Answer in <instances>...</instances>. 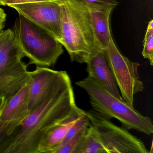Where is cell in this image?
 <instances>
[{
    "label": "cell",
    "mask_w": 153,
    "mask_h": 153,
    "mask_svg": "<svg viewBox=\"0 0 153 153\" xmlns=\"http://www.w3.org/2000/svg\"><path fill=\"white\" fill-rule=\"evenodd\" d=\"M7 20V14L3 9L0 7V32L3 31Z\"/></svg>",
    "instance_id": "obj_20"
},
{
    "label": "cell",
    "mask_w": 153,
    "mask_h": 153,
    "mask_svg": "<svg viewBox=\"0 0 153 153\" xmlns=\"http://www.w3.org/2000/svg\"><path fill=\"white\" fill-rule=\"evenodd\" d=\"M76 105L70 77L0 143V153H37L46 131L68 116Z\"/></svg>",
    "instance_id": "obj_1"
},
{
    "label": "cell",
    "mask_w": 153,
    "mask_h": 153,
    "mask_svg": "<svg viewBox=\"0 0 153 153\" xmlns=\"http://www.w3.org/2000/svg\"><path fill=\"white\" fill-rule=\"evenodd\" d=\"M76 84L86 92L93 110L109 120L117 119L128 130H136L148 136L153 134V124L149 117L141 114L123 99L113 95L92 78L88 76Z\"/></svg>",
    "instance_id": "obj_3"
},
{
    "label": "cell",
    "mask_w": 153,
    "mask_h": 153,
    "mask_svg": "<svg viewBox=\"0 0 153 153\" xmlns=\"http://www.w3.org/2000/svg\"><path fill=\"white\" fill-rule=\"evenodd\" d=\"M85 113V111L76 105L68 116L50 127L39 143L37 153H51L61 144L71 126Z\"/></svg>",
    "instance_id": "obj_12"
},
{
    "label": "cell",
    "mask_w": 153,
    "mask_h": 153,
    "mask_svg": "<svg viewBox=\"0 0 153 153\" xmlns=\"http://www.w3.org/2000/svg\"><path fill=\"white\" fill-rule=\"evenodd\" d=\"M7 136L6 132L4 129L0 125V143L2 141L3 139Z\"/></svg>",
    "instance_id": "obj_21"
},
{
    "label": "cell",
    "mask_w": 153,
    "mask_h": 153,
    "mask_svg": "<svg viewBox=\"0 0 153 153\" xmlns=\"http://www.w3.org/2000/svg\"><path fill=\"white\" fill-rule=\"evenodd\" d=\"M86 63L88 76L101 84L118 99H123L105 57L103 49L97 42H96Z\"/></svg>",
    "instance_id": "obj_11"
},
{
    "label": "cell",
    "mask_w": 153,
    "mask_h": 153,
    "mask_svg": "<svg viewBox=\"0 0 153 153\" xmlns=\"http://www.w3.org/2000/svg\"><path fill=\"white\" fill-rule=\"evenodd\" d=\"M103 51L123 99L130 105H133L134 96L143 91L144 88L139 76L138 69L140 65L137 62L131 61L121 53L112 36Z\"/></svg>",
    "instance_id": "obj_7"
},
{
    "label": "cell",
    "mask_w": 153,
    "mask_h": 153,
    "mask_svg": "<svg viewBox=\"0 0 153 153\" xmlns=\"http://www.w3.org/2000/svg\"><path fill=\"white\" fill-rule=\"evenodd\" d=\"M5 99L2 97H0V113L1 112L3 106H4V104H5Z\"/></svg>",
    "instance_id": "obj_22"
},
{
    "label": "cell",
    "mask_w": 153,
    "mask_h": 153,
    "mask_svg": "<svg viewBox=\"0 0 153 153\" xmlns=\"http://www.w3.org/2000/svg\"><path fill=\"white\" fill-rule=\"evenodd\" d=\"M142 56L148 59L151 66L153 64V20L148 23L144 41Z\"/></svg>",
    "instance_id": "obj_15"
},
{
    "label": "cell",
    "mask_w": 153,
    "mask_h": 153,
    "mask_svg": "<svg viewBox=\"0 0 153 153\" xmlns=\"http://www.w3.org/2000/svg\"><path fill=\"white\" fill-rule=\"evenodd\" d=\"M84 2L88 3H98L102 4H111L117 6L118 2L117 0H80Z\"/></svg>",
    "instance_id": "obj_19"
},
{
    "label": "cell",
    "mask_w": 153,
    "mask_h": 153,
    "mask_svg": "<svg viewBox=\"0 0 153 153\" xmlns=\"http://www.w3.org/2000/svg\"><path fill=\"white\" fill-rule=\"evenodd\" d=\"M30 79L25 85L14 96L5 102L0 113V125L7 136L10 135L30 113L28 94Z\"/></svg>",
    "instance_id": "obj_10"
},
{
    "label": "cell",
    "mask_w": 153,
    "mask_h": 153,
    "mask_svg": "<svg viewBox=\"0 0 153 153\" xmlns=\"http://www.w3.org/2000/svg\"><path fill=\"white\" fill-rule=\"evenodd\" d=\"M90 124L91 123H90V120L88 117L87 116L85 113L80 118H79L70 128L60 145L67 142L74 135H76L79 131L81 130L83 128L89 126Z\"/></svg>",
    "instance_id": "obj_17"
},
{
    "label": "cell",
    "mask_w": 153,
    "mask_h": 153,
    "mask_svg": "<svg viewBox=\"0 0 153 153\" xmlns=\"http://www.w3.org/2000/svg\"><path fill=\"white\" fill-rule=\"evenodd\" d=\"M9 7L61 43V8L57 0L13 4Z\"/></svg>",
    "instance_id": "obj_8"
},
{
    "label": "cell",
    "mask_w": 153,
    "mask_h": 153,
    "mask_svg": "<svg viewBox=\"0 0 153 153\" xmlns=\"http://www.w3.org/2000/svg\"><path fill=\"white\" fill-rule=\"evenodd\" d=\"M5 1L6 0H0V6H5Z\"/></svg>",
    "instance_id": "obj_23"
},
{
    "label": "cell",
    "mask_w": 153,
    "mask_h": 153,
    "mask_svg": "<svg viewBox=\"0 0 153 153\" xmlns=\"http://www.w3.org/2000/svg\"><path fill=\"white\" fill-rule=\"evenodd\" d=\"M54 0H6L5 6L9 7L13 4H20V3H30V2H40V1H49Z\"/></svg>",
    "instance_id": "obj_18"
},
{
    "label": "cell",
    "mask_w": 153,
    "mask_h": 153,
    "mask_svg": "<svg viewBox=\"0 0 153 153\" xmlns=\"http://www.w3.org/2000/svg\"><path fill=\"white\" fill-rule=\"evenodd\" d=\"M88 126L83 128L67 142L60 145L53 149L51 153H72L80 140L85 135Z\"/></svg>",
    "instance_id": "obj_16"
},
{
    "label": "cell",
    "mask_w": 153,
    "mask_h": 153,
    "mask_svg": "<svg viewBox=\"0 0 153 153\" xmlns=\"http://www.w3.org/2000/svg\"><path fill=\"white\" fill-rule=\"evenodd\" d=\"M61 8V43L71 62L86 63L96 42L90 14L80 0H57Z\"/></svg>",
    "instance_id": "obj_2"
},
{
    "label": "cell",
    "mask_w": 153,
    "mask_h": 153,
    "mask_svg": "<svg viewBox=\"0 0 153 153\" xmlns=\"http://www.w3.org/2000/svg\"><path fill=\"white\" fill-rule=\"evenodd\" d=\"M12 30L29 64L42 67L54 66L63 53L62 45L46 31L21 15Z\"/></svg>",
    "instance_id": "obj_4"
},
{
    "label": "cell",
    "mask_w": 153,
    "mask_h": 153,
    "mask_svg": "<svg viewBox=\"0 0 153 153\" xmlns=\"http://www.w3.org/2000/svg\"><path fill=\"white\" fill-rule=\"evenodd\" d=\"M80 1L88 9L96 40L104 49L108 44L111 36L110 28V16L112 11L116 6Z\"/></svg>",
    "instance_id": "obj_13"
},
{
    "label": "cell",
    "mask_w": 153,
    "mask_h": 153,
    "mask_svg": "<svg viewBox=\"0 0 153 153\" xmlns=\"http://www.w3.org/2000/svg\"><path fill=\"white\" fill-rule=\"evenodd\" d=\"M24 57L12 29L0 32V97L6 102L30 80L31 71Z\"/></svg>",
    "instance_id": "obj_5"
},
{
    "label": "cell",
    "mask_w": 153,
    "mask_h": 153,
    "mask_svg": "<svg viewBox=\"0 0 153 153\" xmlns=\"http://www.w3.org/2000/svg\"><path fill=\"white\" fill-rule=\"evenodd\" d=\"M72 153H106L91 124Z\"/></svg>",
    "instance_id": "obj_14"
},
{
    "label": "cell",
    "mask_w": 153,
    "mask_h": 153,
    "mask_svg": "<svg viewBox=\"0 0 153 153\" xmlns=\"http://www.w3.org/2000/svg\"><path fill=\"white\" fill-rule=\"evenodd\" d=\"M85 113L106 153H149L143 141L128 130L94 110Z\"/></svg>",
    "instance_id": "obj_6"
},
{
    "label": "cell",
    "mask_w": 153,
    "mask_h": 153,
    "mask_svg": "<svg viewBox=\"0 0 153 153\" xmlns=\"http://www.w3.org/2000/svg\"><path fill=\"white\" fill-rule=\"evenodd\" d=\"M70 77L66 71H59L37 66L31 71L28 94L30 113L39 107L63 81Z\"/></svg>",
    "instance_id": "obj_9"
}]
</instances>
